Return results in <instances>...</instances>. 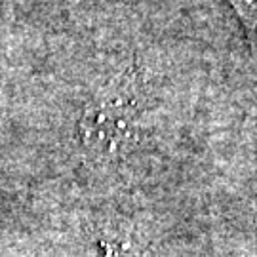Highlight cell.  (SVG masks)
Listing matches in <instances>:
<instances>
[{"label": "cell", "mask_w": 257, "mask_h": 257, "mask_svg": "<svg viewBox=\"0 0 257 257\" xmlns=\"http://www.w3.org/2000/svg\"><path fill=\"white\" fill-rule=\"evenodd\" d=\"M232 8L238 12V18L244 21V27L257 31V0H229Z\"/></svg>", "instance_id": "7a4b0ae2"}, {"label": "cell", "mask_w": 257, "mask_h": 257, "mask_svg": "<svg viewBox=\"0 0 257 257\" xmlns=\"http://www.w3.org/2000/svg\"><path fill=\"white\" fill-rule=\"evenodd\" d=\"M145 109L139 73L130 71L93 99L80 120L84 147L99 158H120L138 143Z\"/></svg>", "instance_id": "6da1fadb"}]
</instances>
